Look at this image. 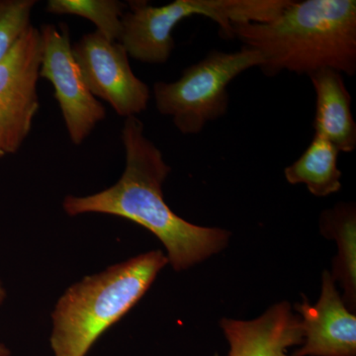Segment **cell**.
Listing matches in <instances>:
<instances>
[{"mask_svg":"<svg viewBox=\"0 0 356 356\" xmlns=\"http://www.w3.org/2000/svg\"><path fill=\"white\" fill-rule=\"evenodd\" d=\"M339 154L331 142L315 134L306 151L285 168V178L290 184H305L317 197L332 195L341 188Z\"/></svg>","mask_w":356,"mask_h":356,"instance_id":"13","label":"cell"},{"mask_svg":"<svg viewBox=\"0 0 356 356\" xmlns=\"http://www.w3.org/2000/svg\"><path fill=\"white\" fill-rule=\"evenodd\" d=\"M46 10L57 15H74L88 19L105 38L118 42L127 4L117 0H49Z\"/></svg>","mask_w":356,"mask_h":356,"instance_id":"14","label":"cell"},{"mask_svg":"<svg viewBox=\"0 0 356 356\" xmlns=\"http://www.w3.org/2000/svg\"><path fill=\"white\" fill-rule=\"evenodd\" d=\"M303 327V346L293 356H355L356 317L344 304L332 274L324 271L315 305L304 297L295 305Z\"/></svg>","mask_w":356,"mask_h":356,"instance_id":"9","label":"cell"},{"mask_svg":"<svg viewBox=\"0 0 356 356\" xmlns=\"http://www.w3.org/2000/svg\"><path fill=\"white\" fill-rule=\"evenodd\" d=\"M323 235L337 242L334 280L343 288L344 300L348 310L355 309L356 301V212L355 204L339 203L325 210L320 218Z\"/></svg>","mask_w":356,"mask_h":356,"instance_id":"12","label":"cell"},{"mask_svg":"<svg viewBox=\"0 0 356 356\" xmlns=\"http://www.w3.org/2000/svg\"><path fill=\"white\" fill-rule=\"evenodd\" d=\"M36 0H0V62L31 26Z\"/></svg>","mask_w":356,"mask_h":356,"instance_id":"15","label":"cell"},{"mask_svg":"<svg viewBox=\"0 0 356 356\" xmlns=\"http://www.w3.org/2000/svg\"><path fill=\"white\" fill-rule=\"evenodd\" d=\"M221 327L231 348L228 356H290L288 348L304 341L301 318L288 302L271 306L255 320L222 318Z\"/></svg>","mask_w":356,"mask_h":356,"instance_id":"10","label":"cell"},{"mask_svg":"<svg viewBox=\"0 0 356 356\" xmlns=\"http://www.w3.org/2000/svg\"><path fill=\"white\" fill-rule=\"evenodd\" d=\"M308 76L316 92L315 134L331 142L339 153H351L356 147V124L343 74L323 69Z\"/></svg>","mask_w":356,"mask_h":356,"instance_id":"11","label":"cell"},{"mask_svg":"<svg viewBox=\"0 0 356 356\" xmlns=\"http://www.w3.org/2000/svg\"><path fill=\"white\" fill-rule=\"evenodd\" d=\"M6 299V290L3 287L2 283L0 282V306L2 305ZM0 356H11V351L6 346V344L0 343Z\"/></svg>","mask_w":356,"mask_h":356,"instance_id":"16","label":"cell"},{"mask_svg":"<svg viewBox=\"0 0 356 356\" xmlns=\"http://www.w3.org/2000/svg\"><path fill=\"white\" fill-rule=\"evenodd\" d=\"M121 139L126 165L120 179L109 188L88 196L67 195L63 207L69 216L88 213L123 218L149 229L163 243L175 271L196 266L228 245L224 229L191 224L177 216L165 202L163 186L172 168L161 149L145 135L138 117L124 122Z\"/></svg>","mask_w":356,"mask_h":356,"instance_id":"1","label":"cell"},{"mask_svg":"<svg viewBox=\"0 0 356 356\" xmlns=\"http://www.w3.org/2000/svg\"><path fill=\"white\" fill-rule=\"evenodd\" d=\"M41 34L31 25L0 62V153L15 154L38 112Z\"/></svg>","mask_w":356,"mask_h":356,"instance_id":"6","label":"cell"},{"mask_svg":"<svg viewBox=\"0 0 356 356\" xmlns=\"http://www.w3.org/2000/svg\"><path fill=\"white\" fill-rule=\"evenodd\" d=\"M122 17L118 42L129 58L146 64H165L170 60L175 40L172 32L178 23L191 16H205L226 29L235 16L231 0H175L154 6L147 1H129Z\"/></svg>","mask_w":356,"mask_h":356,"instance_id":"5","label":"cell"},{"mask_svg":"<svg viewBox=\"0 0 356 356\" xmlns=\"http://www.w3.org/2000/svg\"><path fill=\"white\" fill-rule=\"evenodd\" d=\"M261 65V54L248 47L236 51H210L184 69L177 81L154 84L156 109L170 117L180 133L196 135L228 112L229 83L245 70Z\"/></svg>","mask_w":356,"mask_h":356,"instance_id":"4","label":"cell"},{"mask_svg":"<svg viewBox=\"0 0 356 356\" xmlns=\"http://www.w3.org/2000/svg\"><path fill=\"white\" fill-rule=\"evenodd\" d=\"M86 86L96 99L108 103L121 117H137L147 108L151 90L134 74L125 48L98 31L72 44Z\"/></svg>","mask_w":356,"mask_h":356,"instance_id":"8","label":"cell"},{"mask_svg":"<svg viewBox=\"0 0 356 356\" xmlns=\"http://www.w3.org/2000/svg\"><path fill=\"white\" fill-rule=\"evenodd\" d=\"M40 79L50 81L72 144L79 146L106 118V110L91 95L72 55L69 28L46 24L40 28Z\"/></svg>","mask_w":356,"mask_h":356,"instance_id":"7","label":"cell"},{"mask_svg":"<svg viewBox=\"0 0 356 356\" xmlns=\"http://www.w3.org/2000/svg\"><path fill=\"white\" fill-rule=\"evenodd\" d=\"M168 264L161 250H152L67 288L51 313L54 356H86L99 337L142 299Z\"/></svg>","mask_w":356,"mask_h":356,"instance_id":"3","label":"cell"},{"mask_svg":"<svg viewBox=\"0 0 356 356\" xmlns=\"http://www.w3.org/2000/svg\"><path fill=\"white\" fill-rule=\"evenodd\" d=\"M2 156H4L3 154H2L1 153H0V159L2 158Z\"/></svg>","mask_w":356,"mask_h":356,"instance_id":"17","label":"cell"},{"mask_svg":"<svg viewBox=\"0 0 356 356\" xmlns=\"http://www.w3.org/2000/svg\"><path fill=\"white\" fill-rule=\"evenodd\" d=\"M234 38L259 51L266 76L280 72L310 76L332 69L356 72V1H293L264 23H236Z\"/></svg>","mask_w":356,"mask_h":356,"instance_id":"2","label":"cell"}]
</instances>
